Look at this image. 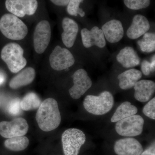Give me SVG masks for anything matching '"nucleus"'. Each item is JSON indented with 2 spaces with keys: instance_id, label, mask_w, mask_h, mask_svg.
Wrapping results in <instances>:
<instances>
[{
  "instance_id": "f257e3e1",
  "label": "nucleus",
  "mask_w": 155,
  "mask_h": 155,
  "mask_svg": "<svg viewBox=\"0 0 155 155\" xmlns=\"http://www.w3.org/2000/svg\"><path fill=\"white\" fill-rule=\"evenodd\" d=\"M35 118L39 127L43 131L47 132L56 129L61 121L57 101L51 98L45 100L39 107Z\"/></svg>"
},
{
  "instance_id": "f03ea898",
  "label": "nucleus",
  "mask_w": 155,
  "mask_h": 155,
  "mask_svg": "<svg viewBox=\"0 0 155 155\" xmlns=\"http://www.w3.org/2000/svg\"><path fill=\"white\" fill-rule=\"evenodd\" d=\"M0 31L7 38L21 40L28 34V27L19 17L11 13L4 14L0 19Z\"/></svg>"
},
{
  "instance_id": "7ed1b4c3",
  "label": "nucleus",
  "mask_w": 155,
  "mask_h": 155,
  "mask_svg": "<svg viewBox=\"0 0 155 155\" xmlns=\"http://www.w3.org/2000/svg\"><path fill=\"white\" fill-rule=\"evenodd\" d=\"M24 55V50L18 44L15 42L8 44L3 48L1 58L11 72L16 73L21 71L27 64Z\"/></svg>"
},
{
  "instance_id": "20e7f679",
  "label": "nucleus",
  "mask_w": 155,
  "mask_h": 155,
  "mask_svg": "<svg viewBox=\"0 0 155 155\" xmlns=\"http://www.w3.org/2000/svg\"><path fill=\"white\" fill-rule=\"evenodd\" d=\"M114 104V99L110 92L104 91L98 96L88 95L84 100V109L93 115H104L111 110Z\"/></svg>"
},
{
  "instance_id": "39448f33",
  "label": "nucleus",
  "mask_w": 155,
  "mask_h": 155,
  "mask_svg": "<svg viewBox=\"0 0 155 155\" xmlns=\"http://www.w3.org/2000/svg\"><path fill=\"white\" fill-rule=\"evenodd\" d=\"M86 141V136L82 130L69 128L62 135L63 150L65 155H78L81 148Z\"/></svg>"
},
{
  "instance_id": "423d86ee",
  "label": "nucleus",
  "mask_w": 155,
  "mask_h": 155,
  "mask_svg": "<svg viewBox=\"0 0 155 155\" xmlns=\"http://www.w3.org/2000/svg\"><path fill=\"white\" fill-rule=\"evenodd\" d=\"M39 0H5V5L9 13L19 18L32 16L40 8Z\"/></svg>"
},
{
  "instance_id": "0eeeda50",
  "label": "nucleus",
  "mask_w": 155,
  "mask_h": 155,
  "mask_svg": "<svg viewBox=\"0 0 155 155\" xmlns=\"http://www.w3.org/2000/svg\"><path fill=\"white\" fill-rule=\"evenodd\" d=\"M144 122L141 116L135 114L116 122L115 129L122 136L133 137L142 133Z\"/></svg>"
},
{
  "instance_id": "6e6552de",
  "label": "nucleus",
  "mask_w": 155,
  "mask_h": 155,
  "mask_svg": "<svg viewBox=\"0 0 155 155\" xmlns=\"http://www.w3.org/2000/svg\"><path fill=\"white\" fill-rule=\"evenodd\" d=\"M51 30L49 22L42 20L38 23L33 35L34 47L37 54L44 52L49 44Z\"/></svg>"
},
{
  "instance_id": "1a4fd4ad",
  "label": "nucleus",
  "mask_w": 155,
  "mask_h": 155,
  "mask_svg": "<svg viewBox=\"0 0 155 155\" xmlns=\"http://www.w3.org/2000/svg\"><path fill=\"white\" fill-rule=\"evenodd\" d=\"M75 58L69 50L58 45L54 48L49 57L51 67L56 71H62L72 67Z\"/></svg>"
},
{
  "instance_id": "9d476101",
  "label": "nucleus",
  "mask_w": 155,
  "mask_h": 155,
  "mask_svg": "<svg viewBox=\"0 0 155 155\" xmlns=\"http://www.w3.org/2000/svg\"><path fill=\"white\" fill-rule=\"evenodd\" d=\"M28 129V123L23 118H16L10 122H0V135L5 138L25 135Z\"/></svg>"
},
{
  "instance_id": "9b49d317",
  "label": "nucleus",
  "mask_w": 155,
  "mask_h": 155,
  "mask_svg": "<svg viewBox=\"0 0 155 155\" xmlns=\"http://www.w3.org/2000/svg\"><path fill=\"white\" fill-rule=\"evenodd\" d=\"M72 77L74 84L69 89V93L72 98L77 100L91 87L92 82L87 72L83 69H78Z\"/></svg>"
},
{
  "instance_id": "f8f14e48",
  "label": "nucleus",
  "mask_w": 155,
  "mask_h": 155,
  "mask_svg": "<svg viewBox=\"0 0 155 155\" xmlns=\"http://www.w3.org/2000/svg\"><path fill=\"white\" fill-rule=\"evenodd\" d=\"M114 149L118 155H140L143 151L140 143L131 137L117 140L114 145Z\"/></svg>"
},
{
  "instance_id": "ddd939ff",
  "label": "nucleus",
  "mask_w": 155,
  "mask_h": 155,
  "mask_svg": "<svg viewBox=\"0 0 155 155\" xmlns=\"http://www.w3.org/2000/svg\"><path fill=\"white\" fill-rule=\"evenodd\" d=\"M82 43L86 48L96 46L100 48L105 47L106 41L102 29L94 26L91 30L83 28L81 31Z\"/></svg>"
},
{
  "instance_id": "4468645a",
  "label": "nucleus",
  "mask_w": 155,
  "mask_h": 155,
  "mask_svg": "<svg viewBox=\"0 0 155 155\" xmlns=\"http://www.w3.org/2000/svg\"><path fill=\"white\" fill-rule=\"evenodd\" d=\"M105 38L110 43L118 42L123 38L124 28L122 22L114 19L108 21L102 27Z\"/></svg>"
},
{
  "instance_id": "2eb2a0df",
  "label": "nucleus",
  "mask_w": 155,
  "mask_h": 155,
  "mask_svg": "<svg viewBox=\"0 0 155 155\" xmlns=\"http://www.w3.org/2000/svg\"><path fill=\"white\" fill-rule=\"evenodd\" d=\"M150 28L149 22L146 17L141 14H136L134 17L126 34L128 38L136 39L146 33Z\"/></svg>"
},
{
  "instance_id": "dca6fc26",
  "label": "nucleus",
  "mask_w": 155,
  "mask_h": 155,
  "mask_svg": "<svg viewBox=\"0 0 155 155\" xmlns=\"http://www.w3.org/2000/svg\"><path fill=\"white\" fill-rule=\"evenodd\" d=\"M62 41L67 48H72L75 43L78 33V25L73 19L65 17L62 21Z\"/></svg>"
},
{
  "instance_id": "f3484780",
  "label": "nucleus",
  "mask_w": 155,
  "mask_h": 155,
  "mask_svg": "<svg viewBox=\"0 0 155 155\" xmlns=\"http://www.w3.org/2000/svg\"><path fill=\"white\" fill-rule=\"evenodd\" d=\"M134 97L140 102H146L151 99L155 91V83L149 80L138 81L134 86Z\"/></svg>"
},
{
  "instance_id": "a211bd4d",
  "label": "nucleus",
  "mask_w": 155,
  "mask_h": 155,
  "mask_svg": "<svg viewBox=\"0 0 155 155\" xmlns=\"http://www.w3.org/2000/svg\"><path fill=\"white\" fill-rule=\"evenodd\" d=\"M117 61L125 68H130L138 66L140 60L137 53L131 47L123 48L116 56Z\"/></svg>"
},
{
  "instance_id": "6ab92c4d",
  "label": "nucleus",
  "mask_w": 155,
  "mask_h": 155,
  "mask_svg": "<svg viewBox=\"0 0 155 155\" xmlns=\"http://www.w3.org/2000/svg\"><path fill=\"white\" fill-rule=\"evenodd\" d=\"M35 76V71L32 67H27L14 76L9 82V86L17 89L32 83Z\"/></svg>"
},
{
  "instance_id": "aec40b11",
  "label": "nucleus",
  "mask_w": 155,
  "mask_h": 155,
  "mask_svg": "<svg viewBox=\"0 0 155 155\" xmlns=\"http://www.w3.org/2000/svg\"><path fill=\"white\" fill-rule=\"evenodd\" d=\"M142 76V73L135 69H128L118 76L119 86L122 90H127L134 87Z\"/></svg>"
},
{
  "instance_id": "412c9836",
  "label": "nucleus",
  "mask_w": 155,
  "mask_h": 155,
  "mask_svg": "<svg viewBox=\"0 0 155 155\" xmlns=\"http://www.w3.org/2000/svg\"><path fill=\"white\" fill-rule=\"evenodd\" d=\"M137 112L136 107L131 105L129 102L122 103L116 109L111 119V122H117L120 120L135 115Z\"/></svg>"
},
{
  "instance_id": "4be33fe9",
  "label": "nucleus",
  "mask_w": 155,
  "mask_h": 155,
  "mask_svg": "<svg viewBox=\"0 0 155 155\" xmlns=\"http://www.w3.org/2000/svg\"><path fill=\"white\" fill-rule=\"evenodd\" d=\"M5 147L14 151H20L25 149L29 144V140L26 137H16L8 138L5 142Z\"/></svg>"
},
{
  "instance_id": "5701e85b",
  "label": "nucleus",
  "mask_w": 155,
  "mask_h": 155,
  "mask_svg": "<svg viewBox=\"0 0 155 155\" xmlns=\"http://www.w3.org/2000/svg\"><path fill=\"white\" fill-rule=\"evenodd\" d=\"M42 102L38 96L33 92L25 95L20 102V106L22 110L29 111L39 108Z\"/></svg>"
},
{
  "instance_id": "b1692460",
  "label": "nucleus",
  "mask_w": 155,
  "mask_h": 155,
  "mask_svg": "<svg viewBox=\"0 0 155 155\" xmlns=\"http://www.w3.org/2000/svg\"><path fill=\"white\" fill-rule=\"evenodd\" d=\"M137 44L142 51L150 53L155 50V34L153 32H146L143 37L137 41Z\"/></svg>"
},
{
  "instance_id": "393cba45",
  "label": "nucleus",
  "mask_w": 155,
  "mask_h": 155,
  "mask_svg": "<svg viewBox=\"0 0 155 155\" xmlns=\"http://www.w3.org/2000/svg\"><path fill=\"white\" fill-rule=\"evenodd\" d=\"M85 0H70L66 7V11L68 14L71 16L81 17H85V13L81 5Z\"/></svg>"
},
{
  "instance_id": "a878e982",
  "label": "nucleus",
  "mask_w": 155,
  "mask_h": 155,
  "mask_svg": "<svg viewBox=\"0 0 155 155\" xmlns=\"http://www.w3.org/2000/svg\"><path fill=\"white\" fill-rule=\"evenodd\" d=\"M123 2L127 8L138 11L148 8L151 0H123Z\"/></svg>"
},
{
  "instance_id": "bb28decb",
  "label": "nucleus",
  "mask_w": 155,
  "mask_h": 155,
  "mask_svg": "<svg viewBox=\"0 0 155 155\" xmlns=\"http://www.w3.org/2000/svg\"><path fill=\"white\" fill-rule=\"evenodd\" d=\"M20 102L21 101L18 97L10 101L7 107L9 114L13 116H18L21 114L22 109L20 106Z\"/></svg>"
},
{
  "instance_id": "cd10ccee",
  "label": "nucleus",
  "mask_w": 155,
  "mask_h": 155,
  "mask_svg": "<svg viewBox=\"0 0 155 155\" xmlns=\"http://www.w3.org/2000/svg\"><path fill=\"white\" fill-rule=\"evenodd\" d=\"M143 114L150 119H155V97L150 100L143 110Z\"/></svg>"
},
{
  "instance_id": "c85d7f7f",
  "label": "nucleus",
  "mask_w": 155,
  "mask_h": 155,
  "mask_svg": "<svg viewBox=\"0 0 155 155\" xmlns=\"http://www.w3.org/2000/svg\"><path fill=\"white\" fill-rule=\"evenodd\" d=\"M142 72L143 75L148 76L150 74L151 72H154L155 70L153 69L151 65L150 62L147 60H144L142 62L141 64Z\"/></svg>"
},
{
  "instance_id": "c756f323",
  "label": "nucleus",
  "mask_w": 155,
  "mask_h": 155,
  "mask_svg": "<svg viewBox=\"0 0 155 155\" xmlns=\"http://www.w3.org/2000/svg\"><path fill=\"white\" fill-rule=\"evenodd\" d=\"M53 5L58 8H66L70 0H49Z\"/></svg>"
},
{
  "instance_id": "7c9ffc66",
  "label": "nucleus",
  "mask_w": 155,
  "mask_h": 155,
  "mask_svg": "<svg viewBox=\"0 0 155 155\" xmlns=\"http://www.w3.org/2000/svg\"><path fill=\"white\" fill-rule=\"evenodd\" d=\"M140 155H155V142L153 143L150 146L142 153Z\"/></svg>"
},
{
  "instance_id": "2f4dec72",
  "label": "nucleus",
  "mask_w": 155,
  "mask_h": 155,
  "mask_svg": "<svg viewBox=\"0 0 155 155\" xmlns=\"http://www.w3.org/2000/svg\"><path fill=\"white\" fill-rule=\"evenodd\" d=\"M5 80V76L4 73L0 71V85L4 83Z\"/></svg>"
}]
</instances>
